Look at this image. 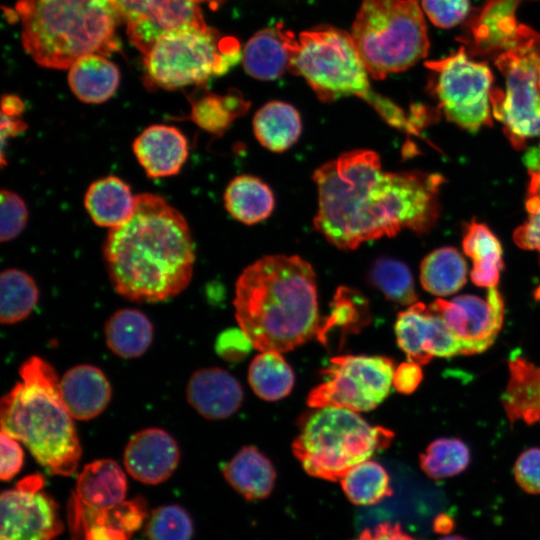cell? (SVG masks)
I'll list each match as a JSON object with an SVG mask.
<instances>
[{"label":"cell","instance_id":"obj_1","mask_svg":"<svg viewBox=\"0 0 540 540\" xmlns=\"http://www.w3.org/2000/svg\"><path fill=\"white\" fill-rule=\"evenodd\" d=\"M318 189L314 226L332 245L352 250L408 228L428 231L438 216V174L386 172L376 152L341 154L313 174Z\"/></svg>","mask_w":540,"mask_h":540},{"label":"cell","instance_id":"obj_2","mask_svg":"<svg viewBox=\"0 0 540 540\" xmlns=\"http://www.w3.org/2000/svg\"><path fill=\"white\" fill-rule=\"evenodd\" d=\"M103 254L115 291L137 302L178 295L188 286L195 261L185 218L152 193L136 195L133 214L109 230Z\"/></svg>","mask_w":540,"mask_h":540},{"label":"cell","instance_id":"obj_3","mask_svg":"<svg viewBox=\"0 0 540 540\" xmlns=\"http://www.w3.org/2000/svg\"><path fill=\"white\" fill-rule=\"evenodd\" d=\"M234 307L239 327L261 352L293 350L317 338L322 324L315 272L296 255L264 256L245 268Z\"/></svg>","mask_w":540,"mask_h":540},{"label":"cell","instance_id":"obj_4","mask_svg":"<svg viewBox=\"0 0 540 540\" xmlns=\"http://www.w3.org/2000/svg\"><path fill=\"white\" fill-rule=\"evenodd\" d=\"M19 375L20 381L1 400V430L23 443L51 475H73L81 446L54 368L32 356L22 363Z\"/></svg>","mask_w":540,"mask_h":540},{"label":"cell","instance_id":"obj_5","mask_svg":"<svg viewBox=\"0 0 540 540\" xmlns=\"http://www.w3.org/2000/svg\"><path fill=\"white\" fill-rule=\"evenodd\" d=\"M16 12L24 49L40 66L67 69L84 56L119 47L114 0H18Z\"/></svg>","mask_w":540,"mask_h":540},{"label":"cell","instance_id":"obj_6","mask_svg":"<svg viewBox=\"0 0 540 540\" xmlns=\"http://www.w3.org/2000/svg\"><path fill=\"white\" fill-rule=\"evenodd\" d=\"M292 444L296 458L311 476L340 480L352 467L388 448L394 432L372 426L358 412L336 407H315L299 422Z\"/></svg>","mask_w":540,"mask_h":540},{"label":"cell","instance_id":"obj_7","mask_svg":"<svg viewBox=\"0 0 540 540\" xmlns=\"http://www.w3.org/2000/svg\"><path fill=\"white\" fill-rule=\"evenodd\" d=\"M482 53L494 55L505 78V92L491 91L492 113L512 145L522 149L528 138L540 136V34L516 23L497 35Z\"/></svg>","mask_w":540,"mask_h":540},{"label":"cell","instance_id":"obj_8","mask_svg":"<svg viewBox=\"0 0 540 540\" xmlns=\"http://www.w3.org/2000/svg\"><path fill=\"white\" fill-rule=\"evenodd\" d=\"M351 36L368 74L377 80L410 68L429 50L418 0H363Z\"/></svg>","mask_w":540,"mask_h":540},{"label":"cell","instance_id":"obj_9","mask_svg":"<svg viewBox=\"0 0 540 540\" xmlns=\"http://www.w3.org/2000/svg\"><path fill=\"white\" fill-rule=\"evenodd\" d=\"M241 55L240 44L233 37H221L210 27L184 28L161 36L144 62L153 84L177 89L226 73Z\"/></svg>","mask_w":540,"mask_h":540},{"label":"cell","instance_id":"obj_10","mask_svg":"<svg viewBox=\"0 0 540 540\" xmlns=\"http://www.w3.org/2000/svg\"><path fill=\"white\" fill-rule=\"evenodd\" d=\"M298 42L289 71L304 77L322 101L352 95L368 101L373 95L350 34L324 26L300 33Z\"/></svg>","mask_w":540,"mask_h":540},{"label":"cell","instance_id":"obj_11","mask_svg":"<svg viewBox=\"0 0 540 540\" xmlns=\"http://www.w3.org/2000/svg\"><path fill=\"white\" fill-rule=\"evenodd\" d=\"M395 366L385 356L341 355L322 371L324 381L307 397L311 408L336 406L355 412L376 408L389 394Z\"/></svg>","mask_w":540,"mask_h":540},{"label":"cell","instance_id":"obj_12","mask_svg":"<svg viewBox=\"0 0 540 540\" xmlns=\"http://www.w3.org/2000/svg\"><path fill=\"white\" fill-rule=\"evenodd\" d=\"M437 73L435 92L446 118L469 131L491 125L493 75L486 63L469 58L465 47L443 59L428 61Z\"/></svg>","mask_w":540,"mask_h":540},{"label":"cell","instance_id":"obj_13","mask_svg":"<svg viewBox=\"0 0 540 540\" xmlns=\"http://www.w3.org/2000/svg\"><path fill=\"white\" fill-rule=\"evenodd\" d=\"M43 486L44 478L34 474L1 493V540H55L63 531L58 505Z\"/></svg>","mask_w":540,"mask_h":540},{"label":"cell","instance_id":"obj_14","mask_svg":"<svg viewBox=\"0 0 540 540\" xmlns=\"http://www.w3.org/2000/svg\"><path fill=\"white\" fill-rule=\"evenodd\" d=\"M429 307L458 336L463 355L486 351L496 340L504 321V302L497 287L488 288L486 299L466 294L450 301L436 299Z\"/></svg>","mask_w":540,"mask_h":540},{"label":"cell","instance_id":"obj_15","mask_svg":"<svg viewBox=\"0 0 540 540\" xmlns=\"http://www.w3.org/2000/svg\"><path fill=\"white\" fill-rule=\"evenodd\" d=\"M131 43L146 55L164 34L184 28L205 29L192 0H114Z\"/></svg>","mask_w":540,"mask_h":540},{"label":"cell","instance_id":"obj_16","mask_svg":"<svg viewBox=\"0 0 540 540\" xmlns=\"http://www.w3.org/2000/svg\"><path fill=\"white\" fill-rule=\"evenodd\" d=\"M180 450L174 438L160 428H147L134 434L124 450L126 471L149 485L166 481L176 470Z\"/></svg>","mask_w":540,"mask_h":540},{"label":"cell","instance_id":"obj_17","mask_svg":"<svg viewBox=\"0 0 540 540\" xmlns=\"http://www.w3.org/2000/svg\"><path fill=\"white\" fill-rule=\"evenodd\" d=\"M190 406L209 420L232 416L241 406L243 389L227 371L219 367L196 370L186 387Z\"/></svg>","mask_w":540,"mask_h":540},{"label":"cell","instance_id":"obj_18","mask_svg":"<svg viewBox=\"0 0 540 540\" xmlns=\"http://www.w3.org/2000/svg\"><path fill=\"white\" fill-rule=\"evenodd\" d=\"M133 151L148 177H168L178 174L185 163L188 141L178 128L156 124L135 138Z\"/></svg>","mask_w":540,"mask_h":540},{"label":"cell","instance_id":"obj_19","mask_svg":"<svg viewBox=\"0 0 540 540\" xmlns=\"http://www.w3.org/2000/svg\"><path fill=\"white\" fill-rule=\"evenodd\" d=\"M298 38L282 24L257 32L244 47L243 66L259 80H274L290 70Z\"/></svg>","mask_w":540,"mask_h":540},{"label":"cell","instance_id":"obj_20","mask_svg":"<svg viewBox=\"0 0 540 540\" xmlns=\"http://www.w3.org/2000/svg\"><path fill=\"white\" fill-rule=\"evenodd\" d=\"M60 392L74 419L90 420L99 416L111 400V386L105 374L89 364L67 370L60 379Z\"/></svg>","mask_w":540,"mask_h":540},{"label":"cell","instance_id":"obj_21","mask_svg":"<svg viewBox=\"0 0 540 540\" xmlns=\"http://www.w3.org/2000/svg\"><path fill=\"white\" fill-rule=\"evenodd\" d=\"M508 370L501 401L509 422H540V366L516 354L509 359Z\"/></svg>","mask_w":540,"mask_h":540},{"label":"cell","instance_id":"obj_22","mask_svg":"<svg viewBox=\"0 0 540 540\" xmlns=\"http://www.w3.org/2000/svg\"><path fill=\"white\" fill-rule=\"evenodd\" d=\"M127 479L119 464L112 459H99L86 464L77 476L73 499L86 508L102 511L125 500Z\"/></svg>","mask_w":540,"mask_h":540},{"label":"cell","instance_id":"obj_23","mask_svg":"<svg viewBox=\"0 0 540 540\" xmlns=\"http://www.w3.org/2000/svg\"><path fill=\"white\" fill-rule=\"evenodd\" d=\"M231 487L247 500H260L272 492L276 472L271 461L254 446L241 448L222 468Z\"/></svg>","mask_w":540,"mask_h":540},{"label":"cell","instance_id":"obj_24","mask_svg":"<svg viewBox=\"0 0 540 540\" xmlns=\"http://www.w3.org/2000/svg\"><path fill=\"white\" fill-rule=\"evenodd\" d=\"M136 196L130 186L116 176L100 178L88 187L85 208L93 222L109 229L125 223L133 214Z\"/></svg>","mask_w":540,"mask_h":540},{"label":"cell","instance_id":"obj_25","mask_svg":"<svg viewBox=\"0 0 540 540\" xmlns=\"http://www.w3.org/2000/svg\"><path fill=\"white\" fill-rule=\"evenodd\" d=\"M120 82L115 64L98 54L78 59L68 74L74 95L84 103L100 104L111 98Z\"/></svg>","mask_w":540,"mask_h":540},{"label":"cell","instance_id":"obj_26","mask_svg":"<svg viewBox=\"0 0 540 540\" xmlns=\"http://www.w3.org/2000/svg\"><path fill=\"white\" fill-rule=\"evenodd\" d=\"M108 348L124 359L144 354L153 339V326L140 310L124 308L112 314L104 326Z\"/></svg>","mask_w":540,"mask_h":540},{"label":"cell","instance_id":"obj_27","mask_svg":"<svg viewBox=\"0 0 540 540\" xmlns=\"http://www.w3.org/2000/svg\"><path fill=\"white\" fill-rule=\"evenodd\" d=\"M463 250L473 260L471 279L480 287H496L504 267L502 248L491 230L484 224L472 221L462 241Z\"/></svg>","mask_w":540,"mask_h":540},{"label":"cell","instance_id":"obj_28","mask_svg":"<svg viewBox=\"0 0 540 540\" xmlns=\"http://www.w3.org/2000/svg\"><path fill=\"white\" fill-rule=\"evenodd\" d=\"M257 140L273 152H283L296 143L301 134V118L290 104L272 101L262 106L254 116Z\"/></svg>","mask_w":540,"mask_h":540},{"label":"cell","instance_id":"obj_29","mask_svg":"<svg viewBox=\"0 0 540 540\" xmlns=\"http://www.w3.org/2000/svg\"><path fill=\"white\" fill-rule=\"evenodd\" d=\"M224 203L230 215L244 224L263 221L273 211L274 196L259 178L250 175L235 177L224 193Z\"/></svg>","mask_w":540,"mask_h":540},{"label":"cell","instance_id":"obj_30","mask_svg":"<svg viewBox=\"0 0 540 540\" xmlns=\"http://www.w3.org/2000/svg\"><path fill=\"white\" fill-rule=\"evenodd\" d=\"M466 278V262L452 247L434 250L420 266L421 285L435 296L445 297L456 293L466 283Z\"/></svg>","mask_w":540,"mask_h":540},{"label":"cell","instance_id":"obj_31","mask_svg":"<svg viewBox=\"0 0 540 540\" xmlns=\"http://www.w3.org/2000/svg\"><path fill=\"white\" fill-rule=\"evenodd\" d=\"M248 382L261 399L277 401L292 391L295 376L280 352L262 351L249 365Z\"/></svg>","mask_w":540,"mask_h":540},{"label":"cell","instance_id":"obj_32","mask_svg":"<svg viewBox=\"0 0 540 540\" xmlns=\"http://www.w3.org/2000/svg\"><path fill=\"white\" fill-rule=\"evenodd\" d=\"M39 297L34 279L25 271L8 268L0 276V321L15 324L26 319Z\"/></svg>","mask_w":540,"mask_h":540},{"label":"cell","instance_id":"obj_33","mask_svg":"<svg viewBox=\"0 0 540 540\" xmlns=\"http://www.w3.org/2000/svg\"><path fill=\"white\" fill-rule=\"evenodd\" d=\"M370 320L367 300L354 289L340 287L334 295L330 315L322 320L317 339L326 345L332 332L338 330L342 336L358 333Z\"/></svg>","mask_w":540,"mask_h":540},{"label":"cell","instance_id":"obj_34","mask_svg":"<svg viewBox=\"0 0 540 540\" xmlns=\"http://www.w3.org/2000/svg\"><path fill=\"white\" fill-rule=\"evenodd\" d=\"M340 483L347 498L355 505H373L393 493L387 471L372 460L352 467Z\"/></svg>","mask_w":540,"mask_h":540},{"label":"cell","instance_id":"obj_35","mask_svg":"<svg viewBox=\"0 0 540 540\" xmlns=\"http://www.w3.org/2000/svg\"><path fill=\"white\" fill-rule=\"evenodd\" d=\"M191 120L200 128L222 134L232 121L243 115L249 103L243 97L231 91L227 95L205 94L191 104Z\"/></svg>","mask_w":540,"mask_h":540},{"label":"cell","instance_id":"obj_36","mask_svg":"<svg viewBox=\"0 0 540 540\" xmlns=\"http://www.w3.org/2000/svg\"><path fill=\"white\" fill-rule=\"evenodd\" d=\"M470 463V450L458 438H439L420 455V467L431 479L440 480L463 472Z\"/></svg>","mask_w":540,"mask_h":540},{"label":"cell","instance_id":"obj_37","mask_svg":"<svg viewBox=\"0 0 540 540\" xmlns=\"http://www.w3.org/2000/svg\"><path fill=\"white\" fill-rule=\"evenodd\" d=\"M369 278L373 286L394 303L409 306L417 301L412 274L401 261L388 257L377 259Z\"/></svg>","mask_w":540,"mask_h":540},{"label":"cell","instance_id":"obj_38","mask_svg":"<svg viewBox=\"0 0 540 540\" xmlns=\"http://www.w3.org/2000/svg\"><path fill=\"white\" fill-rule=\"evenodd\" d=\"M428 306L415 302L401 311L396 318L394 330L397 343L408 360L428 363L432 358L426 353Z\"/></svg>","mask_w":540,"mask_h":540},{"label":"cell","instance_id":"obj_39","mask_svg":"<svg viewBox=\"0 0 540 540\" xmlns=\"http://www.w3.org/2000/svg\"><path fill=\"white\" fill-rule=\"evenodd\" d=\"M145 534L148 540H191L193 522L180 505H163L152 511Z\"/></svg>","mask_w":540,"mask_h":540},{"label":"cell","instance_id":"obj_40","mask_svg":"<svg viewBox=\"0 0 540 540\" xmlns=\"http://www.w3.org/2000/svg\"><path fill=\"white\" fill-rule=\"evenodd\" d=\"M425 350L431 358L463 355V345L458 336L445 320L429 306Z\"/></svg>","mask_w":540,"mask_h":540},{"label":"cell","instance_id":"obj_41","mask_svg":"<svg viewBox=\"0 0 540 540\" xmlns=\"http://www.w3.org/2000/svg\"><path fill=\"white\" fill-rule=\"evenodd\" d=\"M73 523L81 526L84 540H130L132 534L117 528L100 517L96 510L84 507L72 498Z\"/></svg>","mask_w":540,"mask_h":540},{"label":"cell","instance_id":"obj_42","mask_svg":"<svg viewBox=\"0 0 540 540\" xmlns=\"http://www.w3.org/2000/svg\"><path fill=\"white\" fill-rule=\"evenodd\" d=\"M28 210L24 200L15 192L1 191L0 240L11 241L25 228Z\"/></svg>","mask_w":540,"mask_h":540},{"label":"cell","instance_id":"obj_43","mask_svg":"<svg viewBox=\"0 0 540 540\" xmlns=\"http://www.w3.org/2000/svg\"><path fill=\"white\" fill-rule=\"evenodd\" d=\"M97 512L109 524L133 534L141 528L147 517V504L142 497L138 496L131 500H124L110 509Z\"/></svg>","mask_w":540,"mask_h":540},{"label":"cell","instance_id":"obj_44","mask_svg":"<svg viewBox=\"0 0 540 540\" xmlns=\"http://www.w3.org/2000/svg\"><path fill=\"white\" fill-rule=\"evenodd\" d=\"M420 1L429 20L441 28H451L461 23L469 11V0Z\"/></svg>","mask_w":540,"mask_h":540},{"label":"cell","instance_id":"obj_45","mask_svg":"<svg viewBox=\"0 0 540 540\" xmlns=\"http://www.w3.org/2000/svg\"><path fill=\"white\" fill-rule=\"evenodd\" d=\"M513 472L520 488L529 494H540V448L523 451L514 464Z\"/></svg>","mask_w":540,"mask_h":540},{"label":"cell","instance_id":"obj_46","mask_svg":"<svg viewBox=\"0 0 540 540\" xmlns=\"http://www.w3.org/2000/svg\"><path fill=\"white\" fill-rule=\"evenodd\" d=\"M254 348L246 333L239 328L222 331L215 342L216 353L227 362H239Z\"/></svg>","mask_w":540,"mask_h":540},{"label":"cell","instance_id":"obj_47","mask_svg":"<svg viewBox=\"0 0 540 540\" xmlns=\"http://www.w3.org/2000/svg\"><path fill=\"white\" fill-rule=\"evenodd\" d=\"M526 209L527 221L515 230L513 239L520 248L537 251L540 257V197H528Z\"/></svg>","mask_w":540,"mask_h":540},{"label":"cell","instance_id":"obj_48","mask_svg":"<svg viewBox=\"0 0 540 540\" xmlns=\"http://www.w3.org/2000/svg\"><path fill=\"white\" fill-rule=\"evenodd\" d=\"M0 444V478L2 481H9L22 469L24 452L19 441L3 430L0 432Z\"/></svg>","mask_w":540,"mask_h":540},{"label":"cell","instance_id":"obj_49","mask_svg":"<svg viewBox=\"0 0 540 540\" xmlns=\"http://www.w3.org/2000/svg\"><path fill=\"white\" fill-rule=\"evenodd\" d=\"M423 379V371L419 363L408 360L401 363L394 371L393 386L402 394L416 391Z\"/></svg>","mask_w":540,"mask_h":540},{"label":"cell","instance_id":"obj_50","mask_svg":"<svg viewBox=\"0 0 540 540\" xmlns=\"http://www.w3.org/2000/svg\"><path fill=\"white\" fill-rule=\"evenodd\" d=\"M352 540H418L407 534L401 525L392 522H383L374 528L364 529L357 538Z\"/></svg>","mask_w":540,"mask_h":540},{"label":"cell","instance_id":"obj_51","mask_svg":"<svg viewBox=\"0 0 540 540\" xmlns=\"http://www.w3.org/2000/svg\"><path fill=\"white\" fill-rule=\"evenodd\" d=\"M26 129V124L18 117H10L1 113L2 140L15 136Z\"/></svg>","mask_w":540,"mask_h":540},{"label":"cell","instance_id":"obj_52","mask_svg":"<svg viewBox=\"0 0 540 540\" xmlns=\"http://www.w3.org/2000/svg\"><path fill=\"white\" fill-rule=\"evenodd\" d=\"M24 111L23 101L15 95H4L1 102V113L10 117H19Z\"/></svg>","mask_w":540,"mask_h":540},{"label":"cell","instance_id":"obj_53","mask_svg":"<svg viewBox=\"0 0 540 540\" xmlns=\"http://www.w3.org/2000/svg\"><path fill=\"white\" fill-rule=\"evenodd\" d=\"M530 174V181L528 185V197L535 196L540 197V165L532 171H528Z\"/></svg>","mask_w":540,"mask_h":540},{"label":"cell","instance_id":"obj_54","mask_svg":"<svg viewBox=\"0 0 540 540\" xmlns=\"http://www.w3.org/2000/svg\"><path fill=\"white\" fill-rule=\"evenodd\" d=\"M433 527L438 533H448L453 527V521L447 515L441 514L435 518Z\"/></svg>","mask_w":540,"mask_h":540},{"label":"cell","instance_id":"obj_55","mask_svg":"<svg viewBox=\"0 0 540 540\" xmlns=\"http://www.w3.org/2000/svg\"><path fill=\"white\" fill-rule=\"evenodd\" d=\"M192 1L195 3L202 2V3H209L212 6H217L218 4L224 2L225 0H192Z\"/></svg>","mask_w":540,"mask_h":540},{"label":"cell","instance_id":"obj_56","mask_svg":"<svg viewBox=\"0 0 540 540\" xmlns=\"http://www.w3.org/2000/svg\"><path fill=\"white\" fill-rule=\"evenodd\" d=\"M438 540H467V539L459 535H450V536H444Z\"/></svg>","mask_w":540,"mask_h":540},{"label":"cell","instance_id":"obj_57","mask_svg":"<svg viewBox=\"0 0 540 540\" xmlns=\"http://www.w3.org/2000/svg\"><path fill=\"white\" fill-rule=\"evenodd\" d=\"M537 80H538V86H539V89H540V63H539V66H538V76H537Z\"/></svg>","mask_w":540,"mask_h":540}]
</instances>
